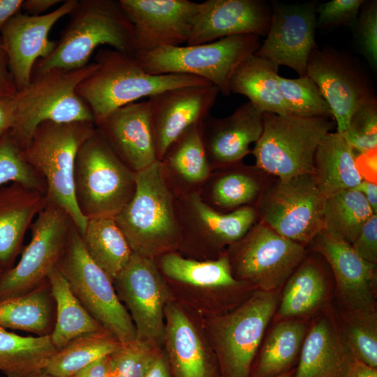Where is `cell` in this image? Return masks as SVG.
<instances>
[{"mask_svg": "<svg viewBox=\"0 0 377 377\" xmlns=\"http://www.w3.org/2000/svg\"><path fill=\"white\" fill-rule=\"evenodd\" d=\"M96 70L77 89L98 126L111 112L166 89L208 83L184 74L154 75L145 71L134 55L109 47L96 50ZM210 83V82H209Z\"/></svg>", "mask_w": 377, "mask_h": 377, "instance_id": "cell-1", "label": "cell"}, {"mask_svg": "<svg viewBox=\"0 0 377 377\" xmlns=\"http://www.w3.org/2000/svg\"><path fill=\"white\" fill-rule=\"evenodd\" d=\"M69 15L56 47L36 63L33 73L82 67L103 45L135 54L133 27L119 1L77 0Z\"/></svg>", "mask_w": 377, "mask_h": 377, "instance_id": "cell-2", "label": "cell"}, {"mask_svg": "<svg viewBox=\"0 0 377 377\" xmlns=\"http://www.w3.org/2000/svg\"><path fill=\"white\" fill-rule=\"evenodd\" d=\"M96 68L93 61L78 68H54L32 73L29 84L14 97L15 117L8 131L22 149L43 122L94 123L90 108L77 89Z\"/></svg>", "mask_w": 377, "mask_h": 377, "instance_id": "cell-3", "label": "cell"}, {"mask_svg": "<svg viewBox=\"0 0 377 377\" xmlns=\"http://www.w3.org/2000/svg\"><path fill=\"white\" fill-rule=\"evenodd\" d=\"M95 129L94 123L88 121H45L22 149L27 161L45 182L47 201L64 209L81 235L87 219L75 200V164L80 147Z\"/></svg>", "mask_w": 377, "mask_h": 377, "instance_id": "cell-4", "label": "cell"}, {"mask_svg": "<svg viewBox=\"0 0 377 377\" xmlns=\"http://www.w3.org/2000/svg\"><path fill=\"white\" fill-rule=\"evenodd\" d=\"M136 188L114 219L133 252L155 258L176 251L180 231L176 198L165 184L156 161L135 173Z\"/></svg>", "mask_w": 377, "mask_h": 377, "instance_id": "cell-5", "label": "cell"}, {"mask_svg": "<svg viewBox=\"0 0 377 377\" xmlns=\"http://www.w3.org/2000/svg\"><path fill=\"white\" fill-rule=\"evenodd\" d=\"M74 187L77 206L87 219L114 218L135 193V172L121 161L96 127L77 152Z\"/></svg>", "mask_w": 377, "mask_h": 377, "instance_id": "cell-6", "label": "cell"}, {"mask_svg": "<svg viewBox=\"0 0 377 377\" xmlns=\"http://www.w3.org/2000/svg\"><path fill=\"white\" fill-rule=\"evenodd\" d=\"M334 126L328 118L264 113L262 134L251 151L255 166L281 180L313 174L316 149Z\"/></svg>", "mask_w": 377, "mask_h": 377, "instance_id": "cell-7", "label": "cell"}, {"mask_svg": "<svg viewBox=\"0 0 377 377\" xmlns=\"http://www.w3.org/2000/svg\"><path fill=\"white\" fill-rule=\"evenodd\" d=\"M260 46L259 36L238 35L200 45L161 47L134 56L149 73L195 76L228 96L232 75Z\"/></svg>", "mask_w": 377, "mask_h": 377, "instance_id": "cell-8", "label": "cell"}, {"mask_svg": "<svg viewBox=\"0 0 377 377\" xmlns=\"http://www.w3.org/2000/svg\"><path fill=\"white\" fill-rule=\"evenodd\" d=\"M57 267L88 313L121 344L137 339L135 327L113 281L88 255L73 225Z\"/></svg>", "mask_w": 377, "mask_h": 377, "instance_id": "cell-9", "label": "cell"}, {"mask_svg": "<svg viewBox=\"0 0 377 377\" xmlns=\"http://www.w3.org/2000/svg\"><path fill=\"white\" fill-rule=\"evenodd\" d=\"M281 289L255 290L213 326L221 377H251L256 355L278 308Z\"/></svg>", "mask_w": 377, "mask_h": 377, "instance_id": "cell-10", "label": "cell"}, {"mask_svg": "<svg viewBox=\"0 0 377 377\" xmlns=\"http://www.w3.org/2000/svg\"><path fill=\"white\" fill-rule=\"evenodd\" d=\"M226 253L234 277L263 291L281 289L307 255L305 246L259 221Z\"/></svg>", "mask_w": 377, "mask_h": 377, "instance_id": "cell-11", "label": "cell"}, {"mask_svg": "<svg viewBox=\"0 0 377 377\" xmlns=\"http://www.w3.org/2000/svg\"><path fill=\"white\" fill-rule=\"evenodd\" d=\"M324 201L313 174L276 178L255 207L257 221L306 246L322 230Z\"/></svg>", "mask_w": 377, "mask_h": 377, "instance_id": "cell-12", "label": "cell"}, {"mask_svg": "<svg viewBox=\"0 0 377 377\" xmlns=\"http://www.w3.org/2000/svg\"><path fill=\"white\" fill-rule=\"evenodd\" d=\"M73 225L64 209L47 201L31 225V238L19 262L0 277V300L24 295L47 279Z\"/></svg>", "mask_w": 377, "mask_h": 377, "instance_id": "cell-13", "label": "cell"}, {"mask_svg": "<svg viewBox=\"0 0 377 377\" xmlns=\"http://www.w3.org/2000/svg\"><path fill=\"white\" fill-rule=\"evenodd\" d=\"M176 207L180 231L177 249L205 254V260L223 254L226 246L239 240L258 221L254 206L222 213L207 205L198 192L176 198Z\"/></svg>", "mask_w": 377, "mask_h": 377, "instance_id": "cell-14", "label": "cell"}, {"mask_svg": "<svg viewBox=\"0 0 377 377\" xmlns=\"http://www.w3.org/2000/svg\"><path fill=\"white\" fill-rule=\"evenodd\" d=\"M113 284L131 316L137 339L153 346L163 340L168 292L154 258L133 252Z\"/></svg>", "mask_w": 377, "mask_h": 377, "instance_id": "cell-15", "label": "cell"}, {"mask_svg": "<svg viewBox=\"0 0 377 377\" xmlns=\"http://www.w3.org/2000/svg\"><path fill=\"white\" fill-rule=\"evenodd\" d=\"M315 2L286 4L272 3L268 32L256 55L279 68L286 66L300 76L306 75L309 57L317 47Z\"/></svg>", "mask_w": 377, "mask_h": 377, "instance_id": "cell-16", "label": "cell"}, {"mask_svg": "<svg viewBox=\"0 0 377 377\" xmlns=\"http://www.w3.org/2000/svg\"><path fill=\"white\" fill-rule=\"evenodd\" d=\"M133 27L135 54L186 43L200 3L188 0H119Z\"/></svg>", "mask_w": 377, "mask_h": 377, "instance_id": "cell-17", "label": "cell"}, {"mask_svg": "<svg viewBox=\"0 0 377 377\" xmlns=\"http://www.w3.org/2000/svg\"><path fill=\"white\" fill-rule=\"evenodd\" d=\"M306 75L317 84L330 107L339 133L346 130L355 110L374 95L357 66L334 50L314 49L308 61Z\"/></svg>", "mask_w": 377, "mask_h": 377, "instance_id": "cell-18", "label": "cell"}, {"mask_svg": "<svg viewBox=\"0 0 377 377\" xmlns=\"http://www.w3.org/2000/svg\"><path fill=\"white\" fill-rule=\"evenodd\" d=\"M77 1H63L59 8L40 15L20 12L2 28L0 38L17 91L30 82L36 63L49 56L56 47L57 42L49 38V33L58 20L71 13Z\"/></svg>", "mask_w": 377, "mask_h": 377, "instance_id": "cell-19", "label": "cell"}, {"mask_svg": "<svg viewBox=\"0 0 377 377\" xmlns=\"http://www.w3.org/2000/svg\"><path fill=\"white\" fill-rule=\"evenodd\" d=\"M219 93L208 82L172 88L149 97L158 161L184 131L209 116Z\"/></svg>", "mask_w": 377, "mask_h": 377, "instance_id": "cell-20", "label": "cell"}, {"mask_svg": "<svg viewBox=\"0 0 377 377\" xmlns=\"http://www.w3.org/2000/svg\"><path fill=\"white\" fill-rule=\"evenodd\" d=\"M334 275L339 306L376 311V264L362 258L351 245L320 231L310 243Z\"/></svg>", "mask_w": 377, "mask_h": 377, "instance_id": "cell-21", "label": "cell"}, {"mask_svg": "<svg viewBox=\"0 0 377 377\" xmlns=\"http://www.w3.org/2000/svg\"><path fill=\"white\" fill-rule=\"evenodd\" d=\"M272 9L261 0H207L200 3L186 45L238 35L266 36Z\"/></svg>", "mask_w": 377, "mask_h": 377, "instance_id": "cell-22", "label": "cell"}, {"mask_svg": "<svg viewBox=\"0 0 377 377\" xmlns=\"http://www.w3.org/2000/svg\"><path fill=\"white\" fill-rule=\"evenodd\" d=\"M314 315L293 377H343L355 358L334 308L327 304Z\"/></svg>", "mask_w": 377, "mask_h": 377, "instance_id": "cell-23", "label": "cell"}, {"mask_svg": "<svg viewBox=\"0 0 377 377\" xmlns=\"http://www.w3.org/2000/svg\"><path fill=\"white\" fill-rule=\"evenodd\" d=\"M96 127L133 172H138L158 161L148 101L115 110Z\"/></svg>", "mask_w": 377, "mask_h": 377, "instance_id": "cell-24", "label": "cell"}, {"mask_svg": "<svg viewBox=\"0 0 377 377\" xmlns=\"http://www.w3.org/2000/svg\"><path fill=\"white\" fill-rule=\"evenodd\" d=\"M264 113L248 101L230 115L209 116L202 121V136L212 169L242 162L251 153L249 145L256 142L263 129Z\"/></svg>", "mask_w": 377, "mask_h": 377, "instance_id": "cell-25", "label": "cell"}, {"mask_svg": "<svg viewBox=\"0 0 377 377\" xmlns=\"http://www.w3.org/2000/svg\"><path fill=\"white\" fill-rule=\"evenodd\" d=\"M202 124L184 131L158 161L163 180L176 198L199 192L212 172L203 144Z\"/></svg>", "mask_w": 377, "mask_h": 377, "instance_id": "cell-26", "label": "cell"}, {"mask_svg": "<svg viewBox=\"0 0 377 377\" xmlns=\"http://www.w3.org/2000/svg\"><path fill=\"white\" fill-rule=\"evenodd\" d=\"M273 180L255 165L240 162L214 169L198 193L210 207L228 213L245 206L256 207Z\"/></svg>", "mask_w": 377, "mask_h": 377, "instance_id": "cell-27", "label": "cell"}, {"mask_svg": "<svg viewBox=\"0 0 377 377\" xmlns=\"http://www.w3.org/2000/svg\"><path fill=\"white\" fill-rule=\"evenodd\" d=\"M46 202L44 193L18 183L0 188V270L13 267L27 229Z\"/></svg>", "mask_w": 377, "mask_h": 377, "instance_id": "cell-28", "label": "cell"}, {"mask_svg": "<svg viewBox=\"0 0 377 377\" xmlns=\"http://www.w3.org/2000/svg\"><path fill=\"white\" fill-rule=\"evenodd\" d=\"M164 314V339L174 376L218 377L195 328L183 311L168 304Z\"/></svg>", "mask_w": 377, "mask_h": 377, "instance_id": "cell-29", "label": "cell"}, {"mask_svg": "<svg viewBox=\"0 0 377 377\" xmlns=\"http://www.w3.org/2000/svg\"><path fill=\"white\" fill-rule=\"evenodd\" d=\"M275 321L304 318L327 304L330 290L326 271L316 257L306 256L283 285Z\"/></svg>", "mask_w": 377, "mask_h": 377, "instance_id": "cell-30", "label": "cell"}, {"mask_svg": "<svg viewBox=\"0 0 377 377\" xmlns=\"http://www.w3.org/2000/svg\"><path fill=\"white\" fill-rule=\"evenodd\" d=\"M355 157V151L341 133L330 132L323 138L315 153L313 175L325 198L354 188L362 181Z\"/></svg>", "mask_w": 377, "mask_h": 377, "instance_id": "cell-31", "label": "cell"}, {"mask_svg": "<svg viewBox=\"0 0 377 377\" xmlns=\"http://www.w3.org/2000/svg\"><path fill=\"white\" fill-rule=\"evenodd\" d=\"M279 67L255 54L237 68L230 82V93L249 98L263 113L292 114L278 83Z\"/></svg>", "mask_w": 377, "mask_h": 377, "instance_id": "cell-32", "label": "cell"}, {"mask_svg": "<svg viewBox=\"0 0 377 377\" xmlns=\"http://www.w3.org/2000/svg\"><path fill=\"white\" fill-rule=\"evenodd\" d=\"M154 260L165 276L189 286L235 289L249 284L234 277L226 251L212 260L186 258L177 251L164 253Z\"/></svg>", "mask_w": 377, "mask_h": 377, "instance_id": "cell-33", "label": "cell"}, {"mask_svg": "<svg viewBox=\"0 0 377 377\" xmlns=\"http://www.w3.org/2000/svg\"><path fill=\"white\" fill-rule=\"evenodd\" d=\"M309 326L306 318L275 321L251 377H277L295 369Z\"/></svg>", "mask_w": 377, "mask_h": 377, "instance_id": "cell-34", "label": "cell"}, {"mask_svg": "<svg viewBox=\"0 0 377 377\" xmlns=\"http://www.w3.org/2000/svg\"><path fill=\"white\" fill-rule=\"evenodd\" d=\"M47 281L56 306L50 335L57 350L79 336L103 329L75 295L57 265L49 272Z\"/></svg>", "mask_w": 377, "mask_h": 377, "instance_id": "cell-35", "label": "cell"}, {"mask_svg": "<svg viewBox=\"0 0 377 377\" xmlns=\"http://www.w3.org/2000/svg\"><path fill=\"white\" fill-rule=\"evenodd\" d=\"M53 318V299L47 279L24 295L0 300V327L4 329L50 334Z\"/></svg>", "mask_w": 377, "mask_h": 377, "instance_id": "cell-36", "label": "cell"}, {"mask_svg": "<svg viewBox=\"0 0 377 377\" xmlns=\"http://www.w3.org/2000/svg\"><path fill=\"white\" fill-rule=\"evenodd\" d=\"M57 350L50 334L24 337L0 327V372L6 377H27L43 371Z\"/></svg>", "mask_w": 377, "mask_h": 377, "instance_id": "cell-37", "label": "cell"}, {"mask_svg": "<svg viewBox=\"0 0 377 377\" xmlns=\"http://www.w3.org/2000/svg\"><path fill=\"white\" fill-rule=\"evenodd\" d=\"M81 237L88 255L113 281L133 253L114 218L87 219Z\"/></svg>", "mask_w": 377, "mask_h": 377, "instance_id": "cell-38", "label": "cell"}, {"mask_svg": "<svg viewBox=\"0 0 377 377\" xmlns=\"http://www.w3.org/2000/svg\"><path fill=\"white\" fill-rule=\"evenodd\" d=\"M373 214L362 193L343 190L325 198L322 231L351 244Z\"/></svg>", "mask_w": 377, "mask_h": 377, "instance_id": "cell-39", "label": "cell"}, {"mask_svg": "<svg viewBox=\"0 0 377 377\" xmlns=\"http://www.w3.org/2000/svg\"><path fill=\"white\" fill-rule=\"evenodd\" d=\"M121 345L104 329L82 334L58 350L43 371L54 377H72L94 361L111 355Z\"/></svg>", "mask_w": 377, "mask_h": 377, "instance_id": "cell-40", "label": "cell"}, {"mask_svg": "<svg viewBox=\"0 0 377 377\" xmlns=\"http://www.w3.org/2000/svg\"><path fill=\"white\" fill-rule=\"evenodd\" d=\"M340 328L355 360L377 368V312L334 308Z\"/></svg>", "mask_w": 377, "mask_h": 377, "instance_id": "cell-41", "label": "cell"}, {"mask_svg": "<svg viewBox=\"0 0 377 377\" xmlns=\"http://www.w3.org/2000/svg\"><path fill=\"white\" fill-rule=\"evenodd\" d=\"M278 83L282 96L292 114L302 117L333 119L330 107L317 84L309 76L290 79L279 75Z\"/></svg>", "mask_w": 377, "mask_h": 377, "instance_id": "cell-42", "label": "cell"}, {"mask_svg": "<svg viewBox=\"0 0 377 377\" xmlns=\"http://www.w3.org/2000/svg\"><path fill=\"white\" fill-rule=\"evenodd\" d=\"M18 183L45 195V182L25 159L8 131L0 136V188Z\"/></svg>", "mask_w": 377, "mask_h": 377, "instance_id": "cell-43", "label": "cell"}, {"mask_svg": "<svg viewBox=\"0 0 377 377\" xmlns=\"http://www.w3.org/2000/svg\"><path fill=\"white\" fill-rule=\"evenodd\" d=\"M160 353L155 346L135 340L109 355L112 377H145Z\"/></svg>", "mask_w": 377, "mask_h": 377, "instance_id": "cell-44", "label": "cell"}, {"mask_svg": "<svg viewBox=\"0 0 377 377\" xmlns=\"http://www.w3.org/2000/svg\"><path fill=\"white\" fill-rule=\"evenodd\" d=\"M341 134L358 153L377 148V101L374 95L355 110L346 130Z\"/></svg>", "mask_w": 377, "mask_h": 377, "instance_id": "cell-45", "label": "cell"}, {"mask_svg": "<svg viewBox=\"0 0 377 377\" xmlns=\"http://www.w3.org/2000/svg\"><path fill=\"white\" fill-rule=\"evenodd\" d=\"M359 48L373 67L377 64V1H365L355 23Z\"/></svg>", "mask_w": 377, "mask_h": 377, "instance_id": "cell-46", "label": "cell"}, {"mask_svg": "<svg viewBox=\"0 0 377 377\" xmlns=\"http://www.w3.org/2000/svg\"><path fill=\"white\" fill-rule=\"evenodd\" d=\"M364 2V0H332L320 4L316 8L317 27L355 25Z\"/></svg>", "mask_w": 377, "mask_h": 377, "instance_id": "cell-47", "label": "cell"}, {"mask_svg": "<svg viewBox=\"0 0 377 377\" xmlns=\"http://www.w3.org/2000/svg\"><path fill=\"white\" fill-rule=\"evenodd\" d=\"M350 245L362 258L377 263V214H373L367 221Z\"/></svg>", "mask_w": 377, "mask_h": 377, "instance_id": "cell-48", "label": "cell"}, {"mask_svg": "<svg viewBox=\"0 0 377 377\" xmlns=\"http://www.w3.org/2000/svg\"><path fill=\"white\" fill-rule=\"evenodd\" d=\"M355 166L362 179L377 184V148L359 153Z\"/></svg>", "mask_w": 377, "mask_h": 377, "instance_id": "cell-49", "label": "cell"}, {"mask_svg": "<svg viewBox=\"0 0 377 377\" xmlns=\"http://www.w3.org/2000/svg\"><path fill=\"white\" fill-rule=\"evenodd\" d=\"M17 92L9 70L6 53L0 38V96L13 98Z\"/></svg>", "mask_w": 377, "mask_h": 377, "instance_id": "cell-50", "label": "cell"}, {"mask_svg": "<svg viewBox=\"0 0 377 377\" xmlns=\"http://www.w3.org/2000/svg\"><path fill=\"white\" fill-rule=\"evenodd\" d=\"M72 377H112L109 355L94 361Z\"/></svg>", "mask_w": 377, "mask_h": 377, "instance_id": "cell-51", "label": "cell"}, {"mask_svg": "<svg viewBox=\"0 0 377 377\" xmlns=\"http://www.w3.org/2000/svg\"><path fill=\"white\" fill-rule=\"evenodd\" d=\"M14 117V97L0 96V136L10 131Z\"/></svg>", "mask_w": 377, "mask_h": 377, "instance_id": "cell-52", "label": "cell"}, {"mask_svg": "<svg viewBox=\"0 0 377 377\" xmlns=\"http://www.w3.org/2000/svg\"><path fill=\"white\" fill-rule=\"evenodd\" d=\"M24 0H0V32L6 23L20 13Z\"/></svg>", "mask_w": 377, "mask_h": 377, "instance_id": "cell-53", "label": "cell"}, {"mask_svg": "<svg viewBox=\"0 0 377 377\" xmlns=\"http://www.w3.org/2000/svg\"><path fill=\"white\" fill-rule=\"evenodd\" d=\"M60 0H24L22 9L30 15H40L49 8L62 2Z\"/></svg>", "mask_w": 377, "mask_h": 377, "instance_id": "cell-54", "label": "cell"}, {"mask_svg": "<svg viewBox=\"0 0 377 377\" xmlns=\"http://www.w3.org/2000/svg\"><path fill=\"white\" fill-rule=\"evenodd\" d=\"M352 189L362 193L374 213L377 214V184L362 179L355 188Z\"/></svg>", "mask_w": 377, "mask_h": 377, "instance_id": "cell-55", "label": "cell"}, {"mask_svg": "<svg viewBox=\"0 0 377 377\" xmlns=\"http://www.w3.org/2000/svg\"><path fill=\"white\" fill-rule=\"evenodd\" d=\"M343 377H377V368L355 360Z\"/></svg>", "mask_w": 377, "mask_h": 377, "instance_id": "cell-56", "label": "cell"}, {"mask_svg": "<svg viewBox=\"0 0 377 377\" xmlns=\"http://www.w3.org/2000/svg\"><path fill=\"white\" fill-rule=\"evenodd\" d=\"M145 377H171L169 364L162 355H158Z\"/></svg>", "mask_w": 377, "mask_h": 377, "instance_id": "cell-57", "label": "cell"}, {"mask_svg": "<svg viewBox=\"0 0 377 377\" xmlns=\"http://www.w3.org/2000/svg\"><path fill=\"white\" fill-rule=\"evenodd\" d=\"M27 377H54L49 374L45 373V371H41L36 374L27 376Z\"/></svg>", "mask_w": 377, "mask_h": 377, "instance_id": "cell-58", "label": "cell"}, {"mask_svg": "<svg viewBox=\"0 0 377 377\" xmlns=\"http://www.w3.org/2000/svg\"><path fill=\"white\" fill-rule=\"evenodd\" d=\"M294 371H295V369H293V370H292L290 371H288V372H287L286 374H282L281 376H279L277 377H293V374H294Z\"/></svg>", "mask_w": 377, "mask_h": 377, "instance_id": "cell-59", "label": "cell"}, {"mask_svg": "<svg viewBox=\"0 0 377 377\" xmlns=\"http://www.w3.org/2000/svg\"><path fill=\"white\" fill-rule=\"evenodd\" d=\"M4 272L0 270V277L1 276L2 274Z\"/></svg>", "mask_w": 377, "mask_h": 377, "instance_id": "cell-60", "label": "cell"}]
</instances>
